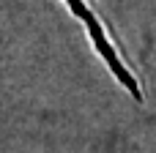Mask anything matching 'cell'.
<instances>
[{"label":"cell","mask_w":156,"mask_h":153,"mask_svg":"<svg viewBox=\"0 0 156 153\" xmlns=\"http://www.w3.org/2000/svg\"><path fill=\"white\" fill-rule=\"evenodd\" d=\"M69 5H71V11H74V14H77V16H80V19H82V22L88 25V30H90V36H93V44H96V49H99V52L104 55L107 66H110V68L115 71V77H118V79L123 82V88H129V90H132V96H134V99L140 101V99H143V93H140V88H137L134 77H132V74H129V71H126V68L121 66V60H118L115 49H112V47L107 44V38H104V30H101V25L96 22V16H93V14H90V11L85 8V3H82V0H69Z\"/></svg>","instance_id":"6da1fadb"}]
</instances>
